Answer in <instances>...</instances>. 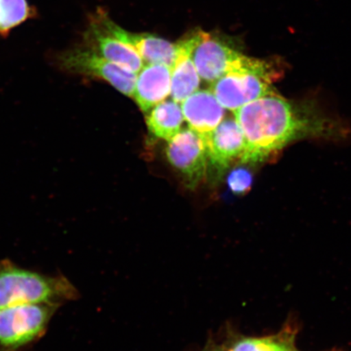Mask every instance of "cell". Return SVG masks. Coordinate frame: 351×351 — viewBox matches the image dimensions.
<instances>
[{
    "instance_id": "cell-10",
    "label": "cell",
    "mask_w": 351,
    "mask_h": 351,
    "mask_svg": "<svg viewBox=\"0 0 351 351\" xmlns=\"http://www.w3.org/2000/svg\"><path fill=\"white\" fill-rule=\"evenodd\" d=\"M204 140L208 162L219 171L226 169L243 156L244 134L235 117L223 119Z\"/></svg>"
},
{
    "instance_id": "cell-14",
    "label": "cell",
    "mask_w": 351,
    "mask_h": 351,
    "mask_svg": "<svg viewBox=\"0 0 351 351\" xmlns=\"http://www.w3.org/2000/svg\"><path fill=\"white\" fill-rule=\"evenodd\" d=\"M179 104L173 99L165 100L147 112L148 130L156 138L169 143L182 130L185 118Z\"/></svg>"
},
{
    "instance_id": "cell-3",
    "label": "cell",
    "mask_w": 351,
    "mask_h": 351,
    "mask_svg": "<svg viewBox=\"0 0 351 351\" xmlns=\"http://www.w3.org/2000/svg\"><path fill=\"white\" fill-rule=\"evenodd\" d=\"M61 306L25 304L0 310V351H30L45 336Z\"/></svg>"
},
{
    "instance_id": "cell-15",
    "label": "cell",
    "mask_w": 351,
    "mask_h": 351,
    "mask_svg": "<svg viewBox=\"0 0 351 351\" xmlns=\"http://www.w3.org/2000/svg\"><path fill=\"white\" fill-rule=\"evenodd\" d=\"M36 14L27 0H0V35L7 36L12 29Z\"/></svg>"
},
{
    "instance_id": "cell-5",
    "label": "cell",
    "mask_w": 351,
    "mask_h": 351,
    "mask_svg": "<svg viewBox=\"0 0 351 351\" xmlns=\"http://www.w3.org/2000/svg\"><path fill=\"white\" fill-rule=\"evenodd\" d=\"M57 60L66 71L103 79L123 95L133 98L138 74L111 62L89 48L66 51Z\"/></svg>"
},
{
    "instance_id": "cell-8",
    "label": "cell",
    "mask_w": 351,
    "mask_h": 351,
    "mask_svg": "<svg viewBox=\"0 0 351 351\" xmlns=\"http://www.w3.org/2000/svg\"><path fill=\"white\" fill-rule=\"evenodd\" d=\"M84 41L87 48L132 73L138 74L145 66L144 61L133 48L105 27L97 12L90 16L84 32Z\"/></svg>"
},
{
    "instance_id": "cell-1",
    "label": "cell",
    "mask_w": 351,
    "mask_h": 351,
    "mask_svg": "<svg viewBox=\"0 0 351 351\" xmlns=\"http://www.w3.org/2000/svg\"><path fill=\"white\" fill-rule=\"evenodd\" d=\"M245 138L243 163H260L288 144L308 137H326L331 122L313 104L285 99L273 92L234 112Z\"/></svg>"
},
{
    "instance_id": "cell-11",
    "label": "cell",
    "mask_w": 351,
    "mask_h": 351,
    "mask_svg": "<svg viewBox=\"0 0 351 351\" xmlns=\"http://www.w3.org/2000/svg\"><path fill=\"white\" fill-rule=\"evenodd\" d=\"M202 33H193L177 43V56L171 68V97L178 104L199 90L201 78L193 60V53L201 40Z\"/></svg>"
},
{
    "instance_id": "cell-6",
    "label": "cell",
    "mask_w": 351,
    "mask_h": 351,
    "mask_svg": "<svg viewBox=\"0 0 351 351\" xmlns=\"http://www.w3.org/2000/svg\"><path fill=\"white\" fill-rule=\"evenodd\" d=\"M276 69L266 72L230 73L212 83L210 90L226 110L235 112L244 105L274 92Z\"/></svg>"
},
{
    "instance_id": "cell-7",
    "label": "cell",
    "mask_w": 351,
    "mask_h": 351,
    "mask_svg": "<svg viewBox=\"0 0 351 351\" xmlns=\"http://www.w3.org/2000/svg\"><path fill=\"white\" fill-rule=\"evenodd\" d=\"M166 155L187 187L196 188L207 177L209 162L205 142L191 129L182 130L169 142Z\"/></svg>"
},
{
    "instance_id": "cell-16",
    "label": "cell",
    "mask_w": 351,
    "mask_h": 351,
    "mask_svg": "<svg viewBox=\"0 0 351 351\" xmlns=\"http://www.w3.org/2000/svg\"><path fill=\"white\" fill-rule=\"evenodd\" d=\"M295 336L285 329L279 335L265 339H245L237 342L231 351H285L295 348Z\"/></svg>"
},
{
    "instance_id": "cell-17",
    "label": "cell",
    "mask_w": 351,
    "mask_h": 351,
    "mask_svg": "<svg viewBox=\"0 0 351 351\" xmlns=\"http://www.w3.org/2000/svg\"><path fill=\"white\" fill-rule=\"evenodd\" d=\"M231 191L237 195L244 194L252 184V176L247 170L238 169L232 171L228 180Z\"/></svg>"
},
{
    "instance_id": "cell-4",
    "label": "cell",
    "mask_w": 351,
    "mask_h": 351,
    "mask_svg": "<svg viewBox=\"0 0 351 351\" xmlns=\"http://www.w3.org/2000/svg\"><path fill=\"white\" fill-rule=\"evenodd\" d=\"M193 60L200 78L210 84L230 73L266 72L275 69L274 64L267 60L245 56L221 39L204 32L193 53Z\"/></svg>"
},
{
    "instance_id": "cell-18",
    "label": "cell",
    "mask_w": 351,
    "mask_h": 351,
    "mask_svg": "<svg viewBox=\"0 0 351 351\" xmlns=\"http://www.w3.org/2000/svg\"><path fill=\"white\" fill-rule=\"evenodd\" d=\"M285 351H297V350L295 349V348H292L291 349H289V350H287Z\"/></svg>"
},
{
    "instance_id": "cell-9",
    "label": "cell",
    "mask_w": 351,
    "mask_h": 351,
    "mask_svg": "<svg viewBox=\"0 0 351 351\" xmlns=\"http://www.w3.org/2000/svg\"><path fill=\"white\" fill-rule=\"evenodd\" d=\"M99 19L110 32L137 52L144 63L161 64L172 68L177 56V43L149 34H135L117 25L106 12L97 11Z\"/></svg>"
},
{
    "instance_id": "cell-2",
    "label": "cell",
    "mask_w": 351,
    "mask_h": 351,
    "mask_svg": "<svg viewBox=\"0 0 351 351\" xmlns=\"http://www.w3.org/2000/svg\"><path fill=\"white\" fill-rule=\"evenodd\" d=\"M78 296L76 287L62 274H44L8 258L0 261V310L25 304L63 306Z\"/></svg>"
},
{
    "instance_id": "cell-13",
    "label": "cell",
    "mask_w": 351,
    "mask_h": 351,
    "mask_svg": "<svg viewBox=\"0 0 351 351\" xmlns=\"http://www.w3.org/2000/svg\"><path fill=\"white\" fill-rule=\"evenodd\" d=\"M171 68L161 64L145 65L136 79L133 98L144 113L171 95Z\"/></svg>"
},
{
    "instance_id": "cell-12",
    "label": "cell",
    "mask_w": 351,
    "mask_h": 351,
    "mask_svg": "<svg viewBox=\"0 0 351 351\" xmlns=\"http://www.w3.org/2000/svg\"><path fill=\"white\" fill-rule=\"evenodd\" d=\"M182 109L189 128L203 138L225 119L226 110L210 90L196 91L183 101Z\"/></svg>"
}]
</instances>
